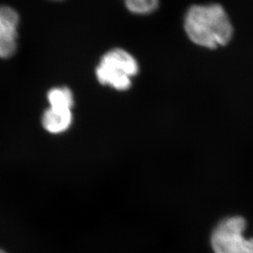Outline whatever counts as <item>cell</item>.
<instances>
[{"mask_svg": "<svg viewBox=\"0 0 253 253\" xmlns=\"http://www.w3.org/2000/svg\"><path fill=\"white\" fill-rule=\"evenodd\" d=\"M184 26L191 42L209 49L227 44L234 32L226 11L218 4L190 7Z\"/></svg>", "mask_w": 253, "mask_h": 253, "instance_id": "1", "label": "cell"}, {"mask_svg": "<svg viewBox=\"0 0 253 253\" xmlns=\"http://www.w3.org/2000/svg\"><path fill=\"white\" fill-rule=\"evenodd\" d=\"M139 73L135 57L121 48H115L103 54L96 68V78L100 84L118 91L128 90L132 77Z\"/></svg>", "mask_w": 253, "mask_h": 253, "instance_id": "2", "label": "cell"}, {"mask_svg": "<svg viewBox=\"0 0 253 253\" xmlns=\"http://www.w3.org/2000/svg\"><path fill=\"white\" fill-rule=\"evenodd\" d=\"M247 223L239 216L222 219L211 235V247L215 253H253V238L244 235Z\"/></svg>", "mask_w": 253, "mask_h": 253, "instance_id": "3", "label": "cell"}, {"mask_svg": "<svg viewBox=\"0 0 253 253\" xmlns=\"http://www.w3.org/2000/svg\"><path fill=\"white\" fill-rule=\"evenodd\" d=\"M73 111L49 108L42 116V123L44 129L52 134H60L73 125Z\"/></svg>", "mask_w": 253, "mask_h": 253, "instance_id": "4", "label": "cell"}, {"mask_svg": "<svg viewBox=\"0 0 253 253\" xmlns=\"http://www.w3.org/2000/svg\"><path fill=\"white\" fill-rule=\"evenodd\" d=\"M47 100L50 108L55 110H71L74 106L73 91L67 86H57L48 91Z\"/></svg>", "mask_w": 253, "mask_h": 253, "instance_id": "5", "label": "cell"}, {"mask_svg": "<svg viewBox=\"0 0 253 253\" xmlns=\"http://www.w3.org/2000/svg\"><path fill=\"white\" fill-rule=\"evenodd\" d=\"M18 32L12 31L0 24V58H9L17 50Z\"/></svg>", "mask_w": 253, "mask_h": 253, "instance_id": "6", "label": "cell"}, {"mask_svg": "<svg viewBox=\"0 0 253 253\" xmlns=\"http://www.w3.org/2000/svg\"><path fill=\"white\" fill-rule=\"evenodd\" d=\"M128 11L134 14H149L159 7L157 0H127L125 2Z\"/></svg>", "mask_w": 253, "mask_h": 253, "instance_id": "7", "label": "cell"}, {"mask_svg": "<svg viewBox=\"0 0 253 253\" xmlns=\"http://www.w3.org/2000/svg\"><path fill=\"white\" fill-rule=\"evenodd\" d=\"M0 24L8 27L10 30L18 32L20 17L18 12L8 6L0 7Z\"/></svg>", "mask_w": 253, "mask_h": 253, "instance_id": "8", "label": "cell"}, {"mask_svg": "<svg viewBox=\"0 0 253 253\" xmlns=\"http://www.w3.org/2000/svg\"><path fill=\"white\" fill-rule=\"evenodd\" d=\"M0 253H7L5 251H3L2 249H0Z\"/></svg>", "mask_w": 253, "mask_h": 253, "instance_id": "9", "label": "cell"}]
</instances>
